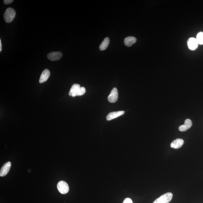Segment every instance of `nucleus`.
Instances as JSON below:
<instances>
[{
    "label": "nucleus",
    "mask_w": 203,
    "mask_h": 203,
    "mask_svg": "<svg viewBox=\"0 0 203 203\" xmlns=\"http://www.w3.org/2000/svg\"><path fill=\"white\" fill-rule=\"evenodd\" d=\"M109 43H110V39L108 37L105 38L100 45L99 49L101 50H104L108 48Z\"/></svg>",
    "instance_id": "4468645a"
},
{
    "label": "nucleus",
    "mask_w": 203,
    "mask_h": 203,
    "mask_svg": "<svg viewBox=\"0 0 203 203\" xmlns=\"http://www.w3.org/2000/svg\"><path fill=\"white\" fill-rule=\"evenodd\" d=\"M192 125V122L191 120L189 119H187L185 120L184 125L180 126L179 129L180 131H185L190 128Z\"/></svg>",
    "instance_id": "9d476101"
},
{
    "label": "nucleus",
    "mask_w": 203,
    "mask_h": 203,
    "mask_svg": "<svg viewBox=\"0 0 203 203\" xmlns=\"http://www.w3.org/2000/svg\"><path fill=\"white\" fill-rule=\"evenodd\" d=\"M86 92V90L85 88L84 87H81V88L79 89L78 92L76 93V96H82Z\"/></svg>",
    "instance_id": "dca6fc26"
},
{
    "label": "nucleus",
    "mask_w": 203,
    "mask_h": 203,
    "mask_svg": "<svg viewBox=\"0 0 203 203\" xmlns=\"http://www.w3.org/2000/svg\"><path fill=\"white\" fill-rule=\"evenodd\" d=\"M198 44L196 39L194 38L191 37L188 39V46L190 49L191 50H194L196 49L198 47Z\"/></svg>",
    "instance_id": "0eeeda50"
},
{
    "label": "nucleus",
    "mask_w": 203,
    "mask_h": 203,
    "mask_svg": "<svg viewBox=\"0 0 203 203\" xmlns=\"http://www.w3.org/2000/svg\"><path fill=\"white\" fill-rule=\"evenodd\" d=\"M13 2V0H5L4 1V3L6 5L12 3Z\"/></svg>",
    "instance_id": "a211bd4d"
},
{
    "label": "nucleus",
    "mask_w": 203,
    "mask_h": 203,
    "mask_svg": "<svg viewBox=\"0 0 203 203\" xmlns=\"http://www.w3.org/2000/svg\"><path fill=\"white\" fill-rule=\"evenodd\" d=\"M125 113V112L123 111H118L117 112H113L110 113L107 116V120H111L114 119L122 115Z\"/></svg>",
    "instance_id": "1a4fd4ad"
},
{
    "label": "nucleus",
    "mask_w": 203,
    "mask_h": 203,
    "mask_svg": "<svg viewBox=\"0 0 203 203\" xmlns=\"http://www.w3.org/2000/svg\"><path fill=\"white\" fill-rule=\"evenodd\" d=\"M58 190L62 194H65L69 191V187L68 184L65 181H60L57 185Z\"/></svg>",
    "instance_id": "7ed1b4c3"
},
{
    "label": "nucleus",
    "mask_w": 203,
    "mask_h": 203,
    "mask_svg": "<svg viewBox=\"0 0 203 203\" xmlns=\"http://www.w3.org/2000/svg\"><path fill=\"white\" fill-rule=\"evenodd\" d=\"M16 16V12L14 9L11 8H8L4 15V18L7 23H10L14 19Z\"/></svg>",
    "instance_id": "f257e3e1"
},
{
    "label": "nucleus",
    "mask_w": 203,
    "mask_h": 203,
    "mask_svg": "<svg viewBox=\"0 0 203 203\" xmlns=\"http://www.w3.org/2000/svg\"><path fill=\"white\" fill-rule=\"evenodd\" d=\"M172 197L173 194L172 193H167L156 199L153 203H169L172 200Z\"/></svg>",
    "instance_id": "f03ea898"
},
{
    "label": "nucleus",
    "mask_w": 203,
    "mask_h": 203,
    "mask_svg": "<svg viewBox=\"0 0 203 203\" xmlns=\"http://www.w3.org/2000/svg\"><path fill=\"white\" fill-rule=\"evenodd\" d=\"M81 88V86L78 84H74L71 86L69 92V95L74 97L76 96L77 92Z\"/></svg>",
    "instance_id": "ddd939ff"
},
{
    "label": "nucleus",
    "mask_w": 203,
    "mask_h": 203,
    "mask_svg": "<svg viewBox=\"0 0 203 203\" xmlns=\"http://www.w3.org/2000/svg\"><path fill=\"white\" fill-rule=\"evenodd\" d=\"M11 165V164L10 162H8L5 163L2 167L0 171V176L3 177L6 175L10 170Z\"/></svg>",
    "instance_id": "423d86ee"
},
{
    "label": "nucleus",
    "mask_w": 203,
    "mask_h": 203,
    "mask_svg": "<svg viewBox=\"0 0 203 203\" xmlns=\"http://www.w3.org/2000/svg\"><path fill=\"white\" fill-rule=\"evenodd\" d=\"M50 76V71L48 69L44 70L41 73L39 78V83H43L46 82Z\"/></svg>",
    "instance_id": "6e6552de"
},
{
    "label": "nucleus",
    "mask_w": 203,
    "mask_h": 203,
    "mask_svg": "<svg viewBox=\"0 0 203 203\" xmlns=\"http://www.w3.org/2000/svg\"><path fill=\"white\" fill-rule=\"evenodd\" d=\"M118 99V92L117 88H114L108 96V100L111 103H114L117 101Z\"/></svg>",
    "instance_id": "39448f33"
},
{
    "label": "nucleus",
    "mask_w": 203,
    "mask_h": 203,
    "mask_svg": "<svg viewBox=\"0 0 203 203\" xmlns=\"http://www.w3.org/2000/svg\"><path fill=\"white\" fill-rule=\"evenodd\" d=\"M184 143V141L181 138H177L173 141L170 144L171 147L177 149L181 148Z\"/></svg>",
    "instance_id": "9b49d317"
},
{
    "label": "nucleus",
    "mask_w": 203,
    "mask_h": 203,
    "mask_svg": "<svg viewBox=\"0 0 203 203\" xmlns=\"http://www.w3.org/2000/svg\"><path fill=\"white\" fill-rule=\"evenodd\" d=\"M123 203H133V202L130 198H127L124 200Z\"/></svg>",
    "instance_id": "f3484780"
},
{
    "label": "nucleus",
    "mask_w": 203,
    "mask_h": 203,
    "mask_svg": "<svg viewBox=\"0 0 203 203\" xmlns=\"http://www.w3.org/2000/svg\"><path fill=\"white\" fill-rule=\"evenodd\" d=\"M2 50V45L1 43V39H0V52H1Z\"/></svg>",
    "instance_id": "6ab92c4d"
},
{
    "label": "nucleus",
    "mask_w": 203,
    "mask_h": 203,
    "mask_svg": "<svg viewBox=\"0 0 203 203\" xmlns=\"http://www.w3.org/2000/svg\"><path fill=\"white\" fill-rule=\"evenodd\" d=\"M196 40L199 44H203V33L200 32L197 34Z\"/></svg>",
    "instance_id": "2eb2a0df"
},
{
    "label": "nucleus",
    "mask_w": 203,
    "mask_h": 203,
    "mask_svg": "<svg viewBox=\"0 0 203 203\" xmlns=\"http://www.w3.org/2000/svg\"><path fill=\"white\" fill-rule=\"evenodd\" d=\"M63 54L60 52H52L49 53L47 55L48 59L52 61L59 60L62 57Z\"/></svg>",
    "instance_id": "20e7f679"
},
{
    "label": "nucleus",
    "mask_w": 203,
    "mask_h": 203,
    "mask_svg": "<svg viewBox=\"0 0 203 203\" xmlns=\"http://www.w3.org/2000/svg\"><path fill=\"white\" fill-rule=\"evenodd\" d=\"M137 41V39L136 38L133 37H126L124 39V44L126 46L128 47H130L135 43H136Z\"/></svg>",
    "instance_id": "f8f14e48"
}]
</instances>
